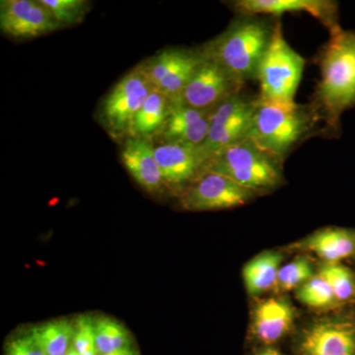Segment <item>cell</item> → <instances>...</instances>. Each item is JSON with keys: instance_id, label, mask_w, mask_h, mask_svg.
Returning <instances> with one entry per match:
<instances>
[{"instance_id": "1", "label": "cell", "mask_w": 355, "mask_h": 355, "mask_svg": "<svg viewBox=\"0 0 355 355\" xmlns=\"http://www.w3.org/2000/svg\"><path fill=\"white\" fill-rule=\"evenodd\" d=\"M317 62L320 80L311 106L324 132L336 135L343 113L355 107V30L330 33Z\"/></svg>"}, {"instance_id": "2", "label": "cell", "mask_w": 355, "mask_h": 355, "mask_svg": "<svg viewBox=\"0 0 355 355\" xmlns=\"http://www.w3.org/2000/svg\"><path fill=\"white\" fill-rule=\"evenodd\" d=\"M277 20L268 16L238 15L200 51L241 83L256 79Z\"/></svg>"}, {"instance_id": "3", "label": "cell", "mask_w": 355, "mask_h": 355, "mask_svg": "<svg viewBox=\"0 0 355 355\" xmlns=\"http://www.w3.org/2000/svg\"><path fill=\"white\" fill-rule=\"evenodd\" d=\"M319 123L311 105L279 103L257 97L248 139L284 160Z\"/></svg>"}, {"instance_id": "4", "label": "cell", "mask_w": 355, "mask_h": 355, "mask_svg": "<svg viewBox=\"0 0 355 355\" xmlns=\"http://www.w3.org/2000/svg\"><path fill=\"white\" fill-rule=\"evenodd\" d=\"M282 162V159L247 137L210 156L205 171L223 175L245 188L263 193L284 182Z\"/></svg>"}, {"instance_id": "5", "label": "cell", "mask_w": 355, "mask_h": 355, "mask_svg": "<svg viewBox=\"0 0 355 355\" xmlns=\"http://www.w3.org/2000/svg\"><path fill=\"white\" fill-rule=\"evenodd\" d=\"M306 60L287 43L277 20L272 42L259 65L258 97L265 101L293 103L304 72Z\"/></svg>"}, {"instance_id": "6", "label": "cell", "mask_w": 355, "mask_h": 355, "mask_svg": "<svg viewBox=\"0 0 355 355\" xmlns=\"http://www.w3.org/2000/svg\"><path fill=\"white\" fill-rule=\"evenodd\" d=\"M153 88L137 67L110 91L103 101L101 120L114 137H130L135 116Z\"/></svg>"}, {"instance_id": "7", "label": "cell", "mask_w": 355, "mask_h": 355, "mask_svg": "<svg viewBox=\"0 0 355 355\" xmlns=\"http://www.w3.org/2000/svg\"><path fill=\"white\" fill-rule=\"evenodd\" d=\"M258 195L223 175L205 171L182 191L180 203L189 211H214L242 207Z\"/></svg>"}, {"instance_id": "8", "label": "cell", "mask_w": 355, "mask_h": 355, "mask_svg": "<svg viewBox=\"0 0 355 355\" xmlns=\"http://www.w3.org/2000/svg\"><path fill=\"white\" fill-rule=\"evenodd\" d=\"M256 99L242 91L210 112L209 132L202 146L209 158L221 149L247 139Z\"/></svg>"}, {"instance_id": "9", "label": "cell", "mask_w": 355, "mask_h": 355, "mask_svg": "<svg viewBox=\"0 0 355 355\" xmlns=\"http://www.w3.org/2000/svg\"><path fill=\"white\" fill-rule=\"evenodd\" d=\"M202 62L180 99L188 106L210 113L221 103L242 92L245 83L211 58L205 57L202 53Z\"/></svg>"}, {"instance_id": "10", "label": "cell", "mask_w": 355, "mask_h": 355, "mask_svg": "<svg viewBox=\"0 0 355 355\" xmlns=\"http://www.w3.org/2000/svg\"><path fill=\"white\" fill-rule=\"evenodd\" d=\"M202 58L200 51L169 49L160 51L139 67L154 88L174 100L181 97Z\"/></svg>"}, {"instance_id": "11", "label": "cell", "mask_w": 355, "mask_h": 355, "mask_svg": "<svg viewBox=\"0 0 355 355\" xmlns=\"http://www.w3.org/2000/svg\"><path fill=\"white\" fill-rule=\"evenodd\" d=\"M299 355H355V321L347 317L320 320L301 336Z\"/></svg>"}, {"instance_id": "12", "label": "cell", "mask_w": 355, "mask_h": 355, "mask_svg": "<svg viewBox=\"0 0 355 355\" xmlns=\"http://www.w3.org/2000/svg\"><path fill=\"white\" fill-rule=\"evenodd\" d=\"M62 28L49 9L36 0H2L0 29L16 39H31Z\"/></svg>"}, {"instance_id": "13", "label": "cell", "mask_w": 355, "mask_h": 355, "mask_svg": "<svg viewBox=\"0 0 355 355\" xmlns=\"http://www.w3.org/2000/svg\"><path fill=\"white\" fill-rule=\"evenodd\" d=\"M154 153L167 188L183 191L207 169L209 156L202 147L163 142Z\"/></svg>"}, {"instance_id": "14", "label": "cell", "mask_w": 355, "mask_h": 355, "mask_svg": "<svg viewBox=\"0 0 355 355\" xmlns=\"http://www.w3.org/2000/svg\"><path fill=\"white\" fill-rule=\"evenodd\" d=\"M231 6L238 15L279 18L286 13L305 12L319 20L330 33L342 28L338 2L331 0H237Z\"/></svg>"}, {"instance_id": "15", "label": "cell", "mask_w": 355, "mask_h": 355, "mask_svg": "<svg viewBox=\"0 0 355 355\" xmlns=\"http://www.w3.org/2000/svg\"><path fill=\"white\" fill-rule=\"evenodd\" d=\"M209 132V113L184 104L180 98L171 100V110L164 130V142L202 146Z\"/></svg>"}, {"instance_id": "16", "label": "cell", "mask_w": 355, "mask_h": 355, "mask_svg": "<svg viewBox=\"0 0 355 355\" xmlns=\"http://www.w3.org/2000/svg\"><path fill=\"white\" fill-rule=\"evenodd\" d=\"M121 161L140 188L151 195L167 188L149 139L128 137L121 150Z\"/></svg>"}, {"instance_id": "17", "label": "cell", "mask_w": 355, "mask_h": 355, "mask_svg": "<svg viewBox=\"0 0 355 355\" xmlns=\"http://www.w3.org/2000/svg\"><path fill=\"white\" fill-rule=\"evenodd\" d=\"M292 249L315 254L324 263H340L355 256V229H320L292 245Z\"/></svg>"}, {"instance_id": "18", "label": "cell", "mask_w": 355, "mask_h": 355, "mask_svg": "<svg viewBox=\"0 0 355 355\" xmlns=\"http://www.w3.org/2000/svg\"><path fill=\"white\" fill-rule=\"evenodd\" d=\"M293 322L294 312L288 302L277 298L266 299L254 308L252 331L261 343L272 345L291 330Z\"/></svg>"}, {"instance_id": "19", "label": "cell", "mask_w": 355, "mask_h": 355, "mask_svg": "<svg viewBox=\"0 0 355 355\" xmlns=\"http://www.w3.org/2000/svg\"><path fill=\"white\" fill-rule=\"evenodd\" d=\"M170 110L171 100L153 88L135 116L130 137L149 139L154 135H161L169 118Z\"/></svg>"}, {"instance_id": "20", "label": "cell", "mask_w": 355, "mask_h": 355, "mask_svg": "<svg viewBox=\"0 0 355 355\" xmlns=\"http://www.w3.org/2000/svg\"><path fill=\"white\" fill-rule=\"evenodd\" d=\"M282 261L279 252L266 251L248 261L242 277L249 295H260L277 284Z\"/></svg>"}, {"instance_id": "21", "label": "cell", "mask_w": 355, "mask_h": 355, "mask_svg": "<svg viewBox=\"0 0 355 355\" xmlns=\"http://www.w3.org/2000/svg\"><path fill=\"white\" fill-rule=\"evenodd\" d=\"M29 331L46 355H67L73 345L76 326L62 318L36 324Z\"/></svg>"}, {"instance_id": "22", "label": "cell", "mask_w": 355, "mask_h": 355, "mask_svg": "<svg viewBox=\"0 0 355 355\" xmlns=\"http://www.w3.org/2000/svg\"><path fill=\"white\" fill-rule=\"evenodd\" d=\"M95 345L100 355H109L135 347L127 327L107 316L95 318Z\"/></svg>"}, {"instance_id": "23", "label": "cell", "mask_w": 355, "mask_h": 355, "mask_svg": "<svg viewBox=\"0 0 355 355\" xmlns=\"http://www.w3.org/2000/svg\"><path fill=\"white\" fill-rule=\"evenodd\" d=\"M296 295L301 303L315 309H329L340 304L329 282L320 275L299 287Z\"/></svg>"}, {"instance_id": "24", "label": "cell", "mask_w": 355, "mask_h": 355, "mask_svg": "<svg viewBox=\"0 0 355 355\" xmlns=\"http://www.w3.org/2000/svg\"><path fill=\"white\" fill-rule=\"evenodd\" d=\"M319 275L329 282L338 303L349 302L355 298V275L347 266L340 263H324Z\"/></svg>"}, {"instance_id": "25", "label": "cell", "mask_w": 355, "mask_h": 355, "mask_svg": "<svg viewBox=\"0 0 355 355\" xmlns=\"http://www.w3.org/2000/svg\"><path fill=\"white\" fill-rule=\"evenodd\" d=\"M49 9L58 24L74 25L83 20L89 11L90 2L85 0H40Z\"/></svg>"}, {"instance_id": "26", "label": "cell", "mask_w": 355, "mask_h": 355, "mask_svg": "<svg viewBox=\"0 0 355 355\" xmlns=\"http://www.w3.org/2000/svg\"><path fill=\"white\" fill-rule=\"evenodd\" d=\"M312 277L313 270L310 261L300 257L280 268L277 284L280 291H289L299 288Z\"/></svg>"}, {"instance_id": "27", "label": "cell", "mask_w": 355, "mask_h": 355, "mask_svg": "<svg viewBox=\"0 0 355 355\" xmlns=\"http://www.w3.org/2000/svg\"><path fill=\"white\" fill-rule=\"evenodd\" d=\"M74 326L76 331L72 347L78 354L84 355L95 349V318L88 314L79 315L74 320Z\"/></svg>"}, {"instance_id": "28", "label": "cell", "mask_w": 355, "mask_h": 355, "mask_svg": "<svg viewBox=\"0 0 355 355\" xmlns=\"http://www.w3.org/2000/svg\"><path fill=\"white\" fill-rule=\"evenodd\" d=\"M4 355H46L29 330L12 336L4 345Z\"/></svg>"}, {"instance_id": "29", "label": "cell", "mask_w": 355, "mask_h": 355, "mask_svg": "<svg viewBox=\"0 0 355 355\" xmlns=\"http://www.w3.org/2000/svg\"><path fill=\"white\" fill-rule=\"evenodd\" d=\"M254 355H284L279 350L273 349V347H266V349H263L260 350V352H257Z\"/></svg>"}, {"instance_id": "30", "label": "cell", "mask_w": 355, "mask_h": 355, "mask_svg": "<svg viewBox=\"0 0 355 355\" xmlns=\"http://www.w3.org/2000/svg\"><path fill=\"white\" fill-rule=\"evenodd\" d=\"M109 355H139V352L137 347H130V349L121 350V352H114V354Z\"/></svg>"}, {"instance_id": "31", "label": "cell", "mask_w": 355, "mask_h": 355, "mask_svg": "<svg viewBox=\"0 0 355 355\" xmlns=\"http://www.w3.org/2000/svg\"><path fill=\"white\" fill-rule=\"evenodd\" d=\"M67 355H79L78 352H76V349H74V347H72L71 349H69V352H67Z\"/></svg>"}, {"instance_id": "32", "label": "cell", "mask_w": 355, "mask_h": 355, "mask_svg": "<svg viewBox=\"0 0 355 355\" xmlns=\"http://www.w3.org/2000/svg\"><path fill=\"white\" fill-rule=\"evenodd\" d=\"M84 355H100L99 352H97V349H93L90 350V352H88L87 354Z\"/></svg>"}]
</instances>
